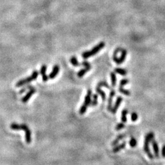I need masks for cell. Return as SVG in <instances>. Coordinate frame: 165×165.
<instances>
[{
    "label": "cell",
    "mask_w": 165,
    "mask_h": 165,
    "mask_svg": "<svg viewBox=\"0 0 165 165\" xmlns=\"http://www.w3.org/2000/svg\"><path fill=\"white\" fill-rule=\"evenodd\" d=\"M10 128L13 130H23L25 132V141L27 143L29 144L31 142V132L28 127L26 124H18L12 123Z\"/></svg>",
    "instance_id": "6da1fadb"
},
{
    "label": "cell",
    "mask_w": 165,
    "mask_h": 165,
    "mask_svg": "<svg viewBox=\"0 0 165 165\" xmlns=\"http://www.w3.org/2000/svg\"><path fill=\"white\" fill-rule=\"evenodd\" d=\"M154 138V133L153 132L148 133L146 136L145 137L144 142V150L146 153L147 155L148 156L150 159L154 158V155L152 154L150 150L149 149V143L153 140Z\"/></svg>",
    "instance_id": "7a4b0ae2"
},
{
    "label": "cell",
    "mask_w": 165,
    "mask_h": 165,
    "mask_svg": "<svg viewBox=\"0 0 165 165\" xmlns=\"http://www.w3.org/2000/svg\"><path fill=\"white\" fill-rule=\"evenodd\" d=\"M105 45V42H100L98 45H95L92 50L83 52L82 54V58L83 59H84V60H86V59H87L93 56L94 55L96 54L97 53H98L100 50H101V49H103L104 48Z\"/></svg>",
    "instance_id": "3957f363"
},
{
    "label": "cell",
    "mask_w": 165,
    "mask_h": 165,
    "mask_svg": "<svg viewBox=\"0 0 165 165\" xmlns=\"http://www.w3.org/2000/svg\"><path fill=\"white\" fill-rule=\"evenodd\" d=\"M92 94V91L91 89H88V91L87 92V94L85 96V98H84V103H83V105L81 107V108H80V111H79V113L81 115H84V114L86 112L88 107L91 105Z\"/></svg>",
    "instance_id": "277c9868"
},
{
    "label": "cell",
    "mask_w": 165,
    "mask_h": 165,
    "mask_svg": "<svg viewBox=\"0 0 165 165\" xmlns=\"http://www.w3.org/2000/svg\"><path fill=\"white\" fill-rule=\"evenodd\" d=\"M38 75H39V72L37 70H34L32 73V74L29 76V77L26 78H24L20 80L17 83H16V87H21V86H25V84H28L30 82L34 81V80H35L37 79V78L38 77Z\"/></svg>",
    "instance_id": "5b68a950"
},
{
    "label": "cell",
    "mask_w": 165,
    "mask_h": 165,
    "mask_svg": "<svg viewBox=\"0 0 165 165\" xmlns=\"http://www.w3.org/2000/svg\"><path fill=\"white\" fill-rule=\"evenodd\" d=\"M36 92V89L34 87L31 88L29 90V91L28 92L27 94L23 97V98L22 99V100H22V102L23 103L28 102V101H29V100L31 99V97H32V95H33L34 94H35Z\"/></svg>",
    "instance_id": "8992f818"
},
{
    "label": "cell",
    "mask_w": 165,
    "mask_h": 165,
    "mask_svg": "<svg viewBox=\"0 0 165 165\" xmlns=\"http://www.w3.org/2000/svg\"><path fill=\"white\" fill-rule=\"evenodd\" d=\"M122 100H123V98H122V97H120V96H119V97H117V99H116V102H115V105H114L113 107H112V109H111V112L113 114L116 113L118 108H119V107H120L121 103L122 102Z\"/></svg>",
    "instance_id": "52a82bcc"
},
{
    "label": "cell",
    "mask_w": 165,
    "mask_h": 165,
    "mask_svg": "<svg viewBox=\"0 0 165 165\" xmlns=\"http://www.w3.org/2000/svg\"><path fill=\"white\" fill-rule=\"evenodd\" d=\"M127 54V50L122 49L121 51V57L119 58L116 59V60L115 61V62L118 64H122V63H123L125 60Z\"/></svg>",
    "instance_id": "ba28073f"
},
{
    "label": "cell",
    "mask_w": 165,
    "mask_h": 165,
    "mask_svg": "<svg viewBox=\"0 0 165 165\" xmlns=\"http://www.w3.org/2000/svg\"><path fill=\"white\" fill-rule=\"evenodd\" d=\"M60 66H59L58 65H55L53 67L52 72L50 74V75L48 76L49 78L54 79L55 77H56L57 75L59 74V72H60Z\"/></svg>",
    "instance_id": "9c48e42d"
},
{
    "label": "cell",
    "mask_w": 165,
    "mask_h": 165,
    "mask_svg": "<svg viewBox=\"0 0 165 165\" xmlns=\"http://www.w3.org/2000/svg\"><path fill=\"white\" fill-rule=\"evenodd\" d=\"M115 91L112 89L109 93V98H108V111H111V110L112 109V103H113V99L114 96L115 95Z\"/></svg>",
    "instance_id": "30bf717a"
},
{
    "label": "cell",
    "mask_w": 165,
    "mask_h": 165,
    "mask_svg": "<svg viewBox=\"0 0 165 165\" xmlns=\"http://www.w3.org/2000/svg\"><path fill=\"white\" fill-rule=\"evenodd\" d=\"M46 66L45 64L42 65L40 69V74L42 75V80L44 82H46L48 80L49 77L46 74Z\"/></svg>",
    "instance_id": "8fae6325"
},
{
    "label": "cell",
    "mask_w": 165,
    "mask_h": 165,
    "mask_svg": "<svg viewBox=\"0 0 165 165\" xmlns=\"http://www.w3.org/2000/svg\"><path fill=\"white\" fill-rule=\"evenodd\" d=\"M152 147H153V150L154 152V155L155 156V157L158 158L159 157V148H158V143L154 139L152 141Z\"/></svg>",
    "instance_id": "7c38bea8"
},
{
    "label": "cell",
    "mask_w": 165,
    "mask_h": 165,
    "mask_svg": "<svg viewBox=\"0 0 165 165\" xmlns=\"http://www.w3.org/2000/svg\"><path fill=\"white\" fill-rule=\"evenodd\" d=\"M125 146H126V142L124 141L122 143L120 144L115 146L113 149V152H114V153H117V152H119L121 150L124 149Z\"/></svg>",
    "instance_id": "4fadbf2b"
},
{
    "label": "cell",
    "mask_w": 165,
    "mask_h": 165,
    "mask_svg": "<svg viewBox=\"0 0 165 165\" xmlns=\"http://www.w3.org/2000/svg\"><path fill=\"white\" fill-rule=\"evenodd\" d=\"M91 69V66L84 67V69H81L78 72V74H77L78 77L79 78H82L83 76L85 75L87 72H89V70Z\"/></svg>",
    "instance_id": "5bb4252c"
},
{
    "label": "cell",
    "mask_w": 165,
    "mask_h": 165,
    "mask_svg": "<svg viewBox=\"0 0 165 165\" xmlns=\"http://www.w3.org/2000/svg\"><path fill=\"white\" fill-rule=\"evenodd\" d=\"M125 134H120V135H118V136L116 137V138L115 139V140H114L113 141V142H112V144H111V145L113 146H116L117 144H118V142H119L121 140H122V139H124L125 137Z\"/></svg>",
    "instance_id": "9a60e30c"
},
{
    "label": "cell",
    "mask_w": 165,
    "mask_h": 165,
    "mask_svg": "<svg viewBox=\"0 0 165 165\" xmlns=\"http://www.w3.org/2000/svg\"><path fill=\"white\" fill-rule=\"evenodd\" d=\"M127 115H128V110L127 109H124L122 110L121 113V121L122 122H127Z\"/></svg>",
    "instance_id": "2e32d148"
},
{
    "label": "cell",
    "mask_w": 165,
    "mask_h": 165,
    "mask_svg": "<svg viewBox=\"0 0 165 165\" xmlns=\"http://www.w3.org/2000/svg\"><path fill=\"white\" fill-rule=\"evenodd\" d=\"M96 92L98 93V94L100 95V97H101V99H102V100L103 101H105V99H106V94H105V92H103L102 90H101V87L97 86V87H96Z\"/></svg>",
    "instance_id": "e0dca14e"
},
{
    "label": "cell",
    "mask_w": 165,
    "mask_h": 165,
    "mask_svg": "<svg viewBox=\"0 0 165 165\" xmlns=\"http://www.w3.org/2000/svg\"><path fill=\"white\" fill-rule=\"evenodd\" d=\"M70 61L71 64L75 67H80V66H81V64H80L78 60H77V58H76L75 56H73L71 57Z\"/></svg>",
    "instance_id": "ac0fdd59"
},
{
    "label": "cell",
    "mask_w": 165,
    "mask_h": 165,
    "mask_svg": "<svg viewBox=\"0 0 165 165\" xmlns=\"http://www.w3.org/2000/svg\"><path fill=\"white\" fill-rule=\"evenodd\" d=\"M110 76H111V85L113 87H115L117 83V77L115 72H111L110 74Z\"/></svg>",
    "instance_id": "d6986e66"
},
{
    "label": "cell",
    "mask_w": 165,
    "mask_h": 165,
    "mask_svg": "<svg viewBox=\"0 0 165 165\" xmlns=\"http://www.w3.org/2000/svg\"><path fill=\"white\" fill-rule=\"evenodd\" d=\"M98 104V95L94 94L93 95V99L92 101L91 102V107H95Z\"/></svg>",
    "instance_id": "ffe728a7"
},
{
    "label": "cell",
    "mask_w": 165,
    "mask_h": 165,
    "mask_svg": "<svg viewBox=\"0 0 165 165\" xmlns=\"http://www.w3.org/2000/svg\"><path fill=\"white\" fill-rule=\"evenodd\" d=\"M115 71L116 73L119 74V75H123V76L126 75L127 74V70L124 69L117 68L115 69Z\"/></svg>",
    "instance_id": "44dd1931"
},
{
    "label": "cell",
    "mask_w": 165,
    "mask_h": 165,
    "mask_svg": "<svg viewBox=\"0 0 165 165\" xmlns=\"http://www.w3.org/2000/svg\"><path fill=\"white\" fill-rule=\"evenodd\" d=\"M129 145L132 147H136L137 146V140L136 138H135L134 137L131 138L129 141Z\"/></svg>",
    "instance_id": "7402d4cb"
},
{
    "label": "cell",
    "mask_w": 165,
    "mask_h": 165,
    "mask_svg": "<svg viewBox=\"0 0 165 165\" xmlns=\"http://www.w3.org/2000/svg\"><path fill=\"white\" fill-rule=\"evenodd\" d=\"M119 92L122 93V94H124L125 95H127V96H129L131 94L129 90H127V89H124L123 87H119Z\"/></svg>",
    "instance_id": "603a6c76"
},
{
    "label": "cell",
    "mask_w": 165,
    "mask_h": 165,
    "mask_svg": "<svg viewBox=\"0 0 165 165\" xmlns=\"http://www.w3.org/2000/svg\"><path fill=\"white\" fill-rule=\"evenodd\" d=\"M138 119V115L136 112H133L131 114V119L133 122H136Z\"/></svg>",
    "instance_id": "cb8c5ba5"
},
{
    "label": "cell",
    "mask_w": 165,
    "mask_h": 165,
    "mask_svg": "<svg viewBox=\"0 0 165 165\" xmlns=\"http://www.w3.org/2000/svg\"><path fill=\"white\" fill-rule=\"evenodd\" d=\"M124 127L125 125L124 124V122H121V123H119L116 125V126L115 127V130L117 131H119L122 129H124Z\"/></svg>",
    "instance_id": "d4e9b609"
},
{
    "label": "cell",
    "mask_w": 165,
    "mask_h": 165,
    "mask_svg": "<svg viewBox=\"0 0 165 165\" xmlns=\"http://www.w3.org/2000/svg\"><path fill=\"white\" fill-rule=\"evenodd\" d=\"M97 86H99L100 87H107L108 89H109V84H108V83H107L106 82H100V83H99L98 84V85Z\"/></svg>",
    "instance_id": "484cf974"
},
{
    "label": "cell",
    "mask_w": 165,
    "mask_h": 165,
    "mask_svg": "<svg viewBox=\"0 0 165 165\" xmlns=\"http://www.w3.org/2000/svg\"><path fill=\"white\" fill-rule=\"evenodd\" d=\"M32 86H31V85H28V86H25V87H23L22 89L20 90V91L19 92V94H23V92H25V91H26L27 90H29L31 88H32Z\"/></svg>",
    "instance_id": "4316f807"
},
{
    "label": "cell",
    "mask_w": 165,
    "mask_h": 165,
    "mask_svg": "<svg viewBox=\"0 0 165 165\" xmlns=\"http://www.w3.org/2000/svg\"><path fill=\"white\" fill-rule=\"evenodd\" d=\"M129 81L128 79H122L121 81L120 82V84H119V87H123L124 86L126 85L129 83Z\"/></svg>",
    "instance_id": "83f0119b"
},
{
    "label": "cell",
    "mask_w": 165,
    "mask_h": 165,
    "mask_svg": "<svg viewBox=\"0 0 165 165\" xmlns=\"http://www.w3.org/2000/svg\"><path fill=\"white\" fill-rule=\"evenodd\" d=\"M162 155L163 158H165V145H164L162 147Z\"/></svg>",
    "instance_id": "f1b7e54d"
}]
</instances>
